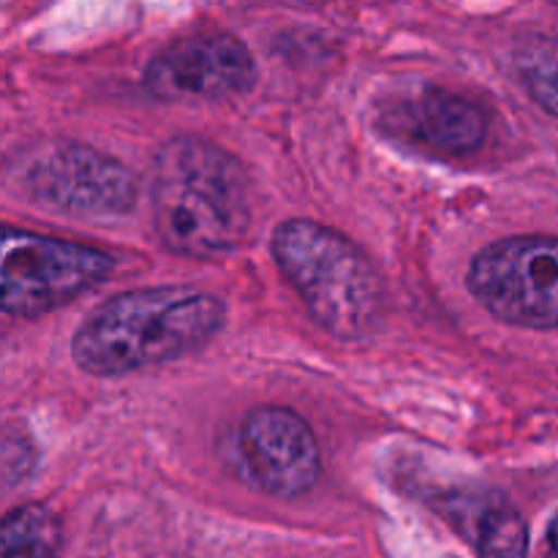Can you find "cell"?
Instances as JSON below:
<instances>
[{
	"label": "cell",
	"instance_id": "1",
	"mask_svg": "<svg viewBox=\"0 0 558 558\" xmlns=\"http://www.w3.org/2000/svg\"><path fill=\"white\" fill-rule=\"evenodd\" d=\"M150 196L158 238L180 256L232 254L251 229L243 163L202 136H174L156 153Z\"/></svg>",
	"mask_w": 558,
	"mask_h": 558
},
{
	"label": "cell",
	"instance_id": "2",
	"mask_svg": "<svg viewBox=\"0 0 558 558\" xmlns=\"http://www.w3.org/2000/svg\"><path fill=\"white\" fill-rule=\"evenodd\" d=\"M227 305L191 287L118 294L98 305L71 338V357L93 376H125L174 363L218 336Z\"/></svg>",
	"mask_w": 558,
	"mask_h": 558
},
{
	"label": "cell",
	"instance_id": "3",
	"mask_svg": "<svg viewBox=\"0 0 558 558\" xmlns=\"http://www.w3.org/2000/svg\"><path fill=\"white\" fill-rule=\"evenodd\" d=\"M272 256L316 325L336 338H363L385 311V287L354 240L325 223L292 218L272 234Z\"/></svg>",
	"mask_w": 558,
	"mask_h": 558
},
{
	"label": "cell",
	"instance_id": "4",
	"mask_svg": "<svg viewBox=\"0 0 558 558\" xmlns=\"http://www.w3.org/2000/svg\"><path fill=\"white\" fill-rule=\"evenodd\" d=\"M114 259L93 245L0 227V311L41 316L101 287Z\"/></svg>",
	"mask_w": 558,
	"mask_h": 558
},
{
	"label": "cell",
	"instance_id": "5",
	"mask_svg": "<svg viewBox=\"0 0 558 558\" xmlns=\"http://www.w3.org/2000/svg\"><path fill=\"white\" fill-rule=\"evenodd\" d=\"M469 289L496 316L529 330H558V238L521 234L485 245Z\"/></svg>",
	"mask_w": 558,
	"mask_h": 558
},
{
	"label": "cell",
	"instance_id": "6",
	"mask_svg": "<svg viewBox=\"0 0 558 558\" xmlns=\"http://www.w3.org/2000/svg\"><path fill=\"white\" fill-rule=\"evenodd\" d=\"M22 185L36 199L76 216H118L134 207V172L118 158L76 142L38 147L22 167Z\"/></svg>",
	"mask_w": 558,
	"mask_h": 558
},
{
	"label": "cell",
	"instance_id": "7",
	"mask_svg": "<svg viewBox=\"0 0 558 558\" xmlns=\"http://www.w3.org/2000/svg\"><path fill=\"white\" fill-rule=\"evenodd\" d=\"M256 63L229 33L180 38L150 60L145 87L161 101H218L251 90Z\"/></svg>",
	"mask_w": 558,
	"mask_h": 558
},
{
	"label": "cell",
	"instance_id": "8",
	"mask_svg": "<svg viewBox=\"0 0 558 558\" xmlns=\"http://www.w3.org/2000/svg\"><path fill=\"white\" fill-rule=\"evenodd\" d=\"M240 456L256 488L278 499H298L319 483V441L292 409H254L240 428Z\"/></svg>",
	"mask_w": 558,
	"mask_h": 558
},
{
	"label": "cell",
	"instance_id": "9",
	"mask_svg": "<svg viewBox=\"0 0 558 558\" xmlns=\"http://www.w3.org/2000/svg\"><path fill=\"white\" fill-rule=\"evenodd\" d=\"M385 123L401 140L445 156L474 153L488 134V120L477 104L436 85L387 104Z\"/></svg>",
	"mask_w": 558,
	"mask_h": 558
},
{
	"label": "cell",
	"instance_id": "10",
	"mask_svg": "<svg viewBox=\"0 0 558 558\" xmlns=\"http://www.w3.org/2000/svg\"><path fill=\"white\" fill-rule=\"evenodd\" d=\"M60 521L47 505H22L0 518V558H54Z\"/></svg>",
	"mask_w": 558,
	"mask_h": 558
},
{
	"label": "cell",
	"instance_id": "11",
	"mask_svg": "<svg viewBox=\"0 0 558 558\" xmlns=\"http://www.w3.org/2000/svg\"><path fill=\"white\" fill-rule=\"evenodd\" d=\"M515 69L529 96L558 118V38H532L523 44L515 54Z\"/></svg>",
	"mask_w": 558,
	"mask_h": 558
},
{
	"label": "cell",
	"instance_id": "12",
	"mask_svg": "<svg viewBox=\"0 0 558 558\" xmlns=\"http://www.w3.org/2000/svg\"><path fill=\"white\" fill-rule=\"evenodd\" d=\"M480 558H526L529 529L510 505H494L477 523Z\"/></svg>",
	"mask_w": 558,
	"mask_h": 558
},
{
	"label": "cell",
	"instance_id": "13",
	"mask_svg": "<svg viewBox=\"0 0 558 558\" xmlns=\"http://www.w3.org/2000/svg\"><path fill=\"white\" fill-rule=\"evenodd\" d=\"M548 558H558V512L550 518L548 526Z\"/></svg>",
	"mask_w": 558,
	"mask_h": 558
}]
</instances>
